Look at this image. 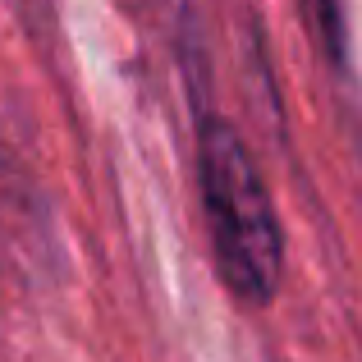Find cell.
<instances>
[{
  "label": "cell",
  "mask_w": 362,
  "mask_h": 362,
  "mask_svg": "<svg viewBox=\"0 0 362 362\" xmlns=\"http://www.w3.org/2000/svg\"><path fill=\"white\" fill-rule=\"evenodd\" d=\"M197 184H202L206 234L225 289L247 308H266L284 280V234L266 179L234 124L211 119L202 129Z\"/></svg>",
  "instance_id": "6da1fadb"
},
{
  "label": "cell",
  "mask_w": 362,
  "mask_h": 362,
  "mask_svg": "<svg viewBox=\"0 0 362 362\" xmlns=\"http://www.w3.org/2000/svg\"><path fill=\"white\" fill-rule=\"evenodd\" d=\"M303 18H308L317 46L330 60H344V18H339V0H298Z\"/></svg>",
  "instance_id": "7a4b0ae2"
}]
</instances>
